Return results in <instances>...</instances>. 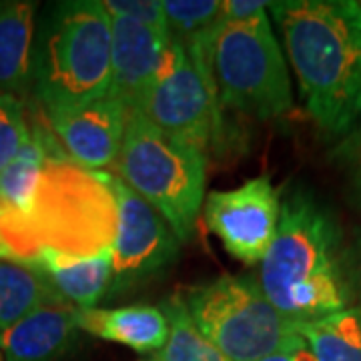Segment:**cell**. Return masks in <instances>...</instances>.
<instances>
[{
  "label": "cell",
  "mask_w": 361,
  "mask_h": 361,
  "mask_svg": "<svg viewBox=\"0 0 361 361\" xmlns=\"http://www.w3.org/2000/svg\"><path fill=\"white\" fill-rule=\"evenodd\" d=\"M281 32L285 59L315 125L345 135L361 121V2H269Z\"/></svg>",
  "instance_id": "obj_1"
},
{
  "label": "cell",
  "mask_w": 361,
  "mask_h": 361,
  "mask_svg": "<svg viewBox=\"0 0 361 361\" xmlns=\"http://www.w3.org/2000/svg\"><path fill=\"white\" fill-rule=\"evenodd\" d=\"M257 281L273 307L293 323L353 305L341 229L310 191L295 189L281 201L277 233L259 263Z\"/></svg>",
  "instance_id": "obj_2"
},
{
  "label": "cell",
  "mask_w": 361,
  "mask_h": 361,
  "mask_svg": "<svg viewBox=\"0 0 361 361\" xmlns=\"http://www.w3.org/2000/svg\"><path fill=\"white\" fill-rule=\"evenodd\" d=\"M111 16L101 0L52 4L35 40L32 92L40 111L73 109L111 92Z\"/></svg>",
  "instance_id": "obj_3"
},
{
  "label": "cell",
  "mask_w": 361,
  "mask_h": 361,
  "mask_svg": "<svg viewBox=\"0 0 361 361\" xmlns=\"http://www.w3.org/2000/svg\"><path fill=\"white\" fill-rule=\"evenodd\" d=\"M209 157L167 135L139 111L127 115L116 177L157 213L183 243L191 241L205 203Z\"/></svg>",
  "instance_id": "obj_4"
},
{
  "label": "cell",
  "mask_w": 361,
  "mask_h": 361,
  "mask_svg": "<svg viewBox=\"0 0 361 361\" xmlns=\"http://www.w3.org/2000/svg\"><path fill=\"white\" fill-rule=\"evenodd\" d=\"M26 229L39 249L52 247L77 257L109 251L115 243L116 205L101 171L75 165L54 142Z\"/></svg>",
  "instance_id": "obj_5"
},
{
  "label": "cell",
  "mask_w": 361,
  "mask_h": 361,
  "mask_svg": "<svg viewBox=\"0 0 361 361\" xmlns=\"http://www.w3.org/2000/svg\"><path fill=\"white\" fill-rule=\"evenodd\" d=\"M195 327L229 361H259L303 343L299 323L283 317L255 275H223L185 297Z\"/></svg>",
  "instance_id": "obj_6"
},
{
  "label": "cell",
  "mask_w": 361,
  "mask_h": 361,
  "mask_svg": "<svg viewBox=\"0 0 361 361\" xmlns=\"http://www.w3.org/2000/svg\"><path fill=\"white\" fill-rule=\"evenodd\" d=\"M211 75L221 106L271 121L293 106L291 78L269 16L221 23L211 44Z\"/></svg>",
  "instance_id": "obj_7"
},
{
  "label": "cell",
  "mask_w": 361,
  "mask_h": 361,
  "mask_svg": "<svg viewBox=\"0 0 361 361\" xmlns=\"http://www.w3.org/2000/svg\"><path fill=\"white\" fill-rule=\"evenodd\" d=\"M139 113L207 157L221 137L223 115L215 80L201 73L189 52L173 40L165 66Z\"/></svg>",
  "instance_id": "obj_8"
},
{
  "label": "cell",
  "mask_w": 361,
  "mask_h": 361,
  "mask_svg": "<svg viewBox=\"0 0 361 361\" xmlns=\"http://www.w3.org/2000/svg\"><path fill=\"white\" fill-rule=\"evenodd\" d=\"M101 175L116 205V235L111 247L113 285L109 293L113 295L171 265L179 255L180 241L167 221L115 173L101 171Z\"/></svg>",
  "instance_id": "obj_9"
},
{
  "label": "cell",
  "mask_w": 361,
  "mask_h": 361,
  "mask_svg": "<svg viewBox=\"0 0 361 361\" xmlns=\"http://www.w3.org/2000/svg\"><path fill=\"white\" fill-rule=\"evenodd\" d=\"M203 215L207 227L231 257L259 265L277 233L281 197L269 175H259L237 189L207 195Z\"/></svg>",
  "instance_id": "obj_10"
},
{
  "label": "cell",
  "mask_w": 361,
  "mask_h": 361,
  "mask_svg": "<svg viewBox=\"0 0 361 361\" xmlns=\"http://www.w3.org/2000/svg\"><path fill=\"white\" fill-rule=\"evenodd\" d=\"M129 111L113 94L99 101L42 111V116L59 147L75 165L89 171L115 167L123 145Z\"/></svg>",
  "instance_id": "obj_11"
},
{
  "label": "cell",
  "mask_w": 361,
  "mask_h": 361,
  "mask_svg": "<svg viewBox=\"0 0 361 361\" xmlns=\"http://www.w3.org/2000/svg\"><path fill=\"white\" fill-rule=\"evenodd\" d=\"M111 16V14H109ZM111 92L127 111H141L142 103L161 75L171 37L123 16H111Z\"/></svg>",
  "instance_id": "obj_12"
},
{
  "label": "cell",
  "mask_w": 361,
  "mask_h": 361,
  "mask_svg": "<svg viewBox=\"0 0 361 361\" xmlns=\"http://www.w3.org/2000/svg\"><path fill=\"white\" fill-rule=\"evenodd\" d=\"M56 299L73 310H94L111 293L113 253L111 249L90 257H77L52 247H42L28 265Z\"/></svg>",
  "instance_id": "obj_13"
},
{
  "label": "cell",
  "mask_w": 361,
  "mask_h": 361,
  "mask_svg": "<svg viewBox=\"0 0 361 361\" xmlns=\"http://www.w3.org/2000/svg\"><path fill=\"white\" fill-rule=\"evenodd\" d=\"M73 307L51 299L0 331L2 361H61L77 339Z\"/></svg>",
  "instance_id": "obj_14"
},
{
  "label": "cell",
  "mask_w": 361,
  "mask_h": 361,
  "mask_svg": "<svg viewBox=\"0 0 361 361\" xmlns=\"http://www.w3.org/2000/svg\"><path fill=\"white\" fill-rule=\"evenodd\" d=\"M78 331L118 343L137 353H159L169 339V322L161 305H125L111 310H73Z\"/></svg>",
  "instance_id": "obj_15"
},
{
  "label": "cell",
  "mask_w": 361,
  "mask_h": 361,
  "mask_svg": "<svg viewBox=\"0 0 361 361\" xmlns=\"http://www.w3.org/2000/svg\"><path fill=\"white\" fill-rule=\"evenodd\" d=\"M37 2H0V90L25 99L32 90Z\"/></svg>",
  "instance_id": "obj_16"
},
{
  "label": "cell",
  "mask_w": 361,
  "mask_h": 361,
  "mask_svg": "<svg viewBox=\"0 0 361 361\" xmlns=\"http://www.w3.org/2000/svg\"><path fill=\"white\" fill-rule=\"evenodd\" d=\"M297 329L315 361H361V305L299 323Z\"/></svg>",
  "instance_id": "obj_17"
},
{
  "label": "cell",
  "mask_w": 361,
  "mask_h": 361,
  "mask_svg": "<svg viewBox=\"0 0 361 361\" xmlns=\"http://www.w3.org/2000/svg\"><path fill=\"white\" fill-rule=\"evenodd\" d=\"M169 322V339L155 355L159 361H229L197 327L179 295L161 303Z\"/></svg>",
  "instance_id": "obj_18"
},
{
  "label": "cell",
  "mask_w": 361,
  "mask_h": 361,
  "mask_svg": "<svg viewBox=\"0 0 361 361\" xmlns=\"http://www.w3.org/2000/svg\"><path fill=\"white\" fill-rule=\"evenodd\" d=\"M51 299L56 297L30 267L0 261V331Z\"/></svg>",
  "instance_id": "obj_19"
},
{
  "label": "cell",
  "mask_w": 361,
  "mask_h": 361,
  "mask_svg": "<svg viewBox=\"0 0 361 361\" xmlns=\"http://www.w3.org/2000/svg\"><path fill=\"white\" fill-rule=\"evenodd\" d=\"M221 0H163L169 37L183 49L211 39L221 26Z\"/></svg>",
  "instance_id": "obj_20"
},
{
  "label": "cell",
  "mask_w": 361,
  "mask_h": 361,
  "mask_svg": "<svg viewBox=\"0 0 361 361\" xmlns=\"http://www.w3.org/2000/svg\"><path fill=\"white\" fill-rule=\"evenodd\" d=\"M30 137L25 101L0 90V171L6 167Z\"/></svg>",
  "instance_id": "obj_21"
},
{
  "label": "cell",
  "mask_w": 361,
  "mask_h": 361,
  "mask_svg": "<svg viewBox=\"0 0 361 361\" xmlns=\"http://www.w3.org/2000/svg\"><path fill=\"white\" fill-rule=\"evenodd\" d=\"M101 2H103L104 11L111 16H123L139 25L167 32L163 0H101Z\"/></svg>",
  "instance_id": "obj_22"
},
{
  "label": "cell",
  "mask_w": 361,
  "mask_h": 361,
  "mask_svg": "<svg viewBox=\"0 0 361 361\" xmlns=\"http://www.w3.org/2000/svg\"><path fill=\"white\" fill-rule=\"evenodd\" d=\"M269 2L263 0H225L221 8V23H251L267 16Z\"/></svg>",
  "instance_id": "obj_23"
},
{
  "label": "cell",
  "mask_w": 361,
  "mask_h": 361,
  "mask_svg": "<svg viewBox=\"0 0 361 361\" xmlns=\"http://www.w3.org/2000/svg\"><path fill=\"white\" fill-rule=\"evenodd\" d=\"M345 271L353 301L357 299L355 305H361V235H357L351 247L345 249Z\"/></svg>",
  "instance_id": "obj_24"
},
{
  "label": "cell",
  "mask_w": 361,
  "mask_h": 361,
  "mask_svg": "<svg viewBox=\"0 0 361 361\" xmlns=\"http://www.w3.org/2000/svg\"><path fill=\"white\" fill-rule=\"evenodd\" d=\"M259 361H315V357L311 355V351L305 345V341H303L299 345L283 349V351H277V353L267 355V357H263V360Z\"/></svg>",
  "instance_id": "obj_25"
},
{
  "label": "cell",
  "mask_w": 361,
  "mask_h": 361,
  "mask_svg": "<svg viewBox=\"0 0 361 361\" xmlns=\"http://www.w3.org/2000/svg\"><path fill=\"white\" fill-rule=\"evenodd\" d=\"M0 261H8V263H16L14 251L11 243H8V233H6V219H4V211L0 205ZM18 265V263H16Z\"/></svg>",
  "instance_id": "obj_26"
},
{
  "label": "cell",
  "mask_w": 361,
  "mask_h": 361,
  "mask_svg": "<svg viewBox=\"0 0 361 361\" xmlns=\"http://www.w3.org/2000/svg\"><path fill=\"white\" fill-rule=\"evenodd\" d=\"M353 189H355V199L361 207V163L357 165V171H355V177H353Z\"/></svg>",
  "instance_id": "obj_27"
},
{
  "label": "cell",
  "mask_w": 361,
  "mask_h": 361,
  "mask_svg": "<svg viewBox=\"0 0 361 361\" xmlns=\"http://www.w3.org/2000/svg\"><path fill=\"white\" fill-rule=\"evenodd\" d=\"M141 361H159V360H155V357H151V360H141Z\"/></svg>",
  "instance_id": "obj_28"
},
{
  "label": "cell",
  "mask_w": 361,
  "mask_h": 361,
  "mask_svg": "<svg viewBox=\"0 0 361 361\" xmlns=\"http://www.w3.org/2000/svg\"><path fill=\"white\" fill-rule=\"evenodd\" d=\"M0 361H2V355H0Z\"/></svg>",
  "instance_id": "obj_29"
}]
</instances>
